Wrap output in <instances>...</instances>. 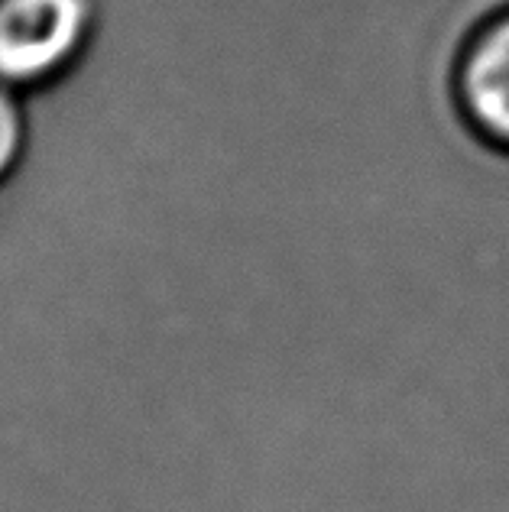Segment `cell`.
I'll return each mask as SVG.
<instances>
[{
  "label": "cell",
  "instance_id": "obj_1",
  "mask_svg": "<svg viewBox=\"0 0 509 512\" xmlns=\"http://www.w3.org/2000/svg\"><path fill=\"white\" fill-rule=\"evenodd\" d=\"M88 30V0H0V82H49L82 52Z\"/></svg>",
  "mask_w": 509,
  "mask_h": 512
},
{
  "label": "cell",
  "instance_id": "obj_2",
  "mask_svg": "<svg viewBox=\"0 0 509 512\" xmlns=\"http://www.w3.org/2000/svg\"><path fill=\"white\" fill-rule=\"evenodd\" d=\"M451 101L471 137L509 156V4L464 33L451 62Z\"/></svg>",
  "mask_w": 509,
  "mask_h": 512
},
{
  "label": "cell",
  "instance_id": "obj_3",
  "mask_svg": "<svg viewBox=\"0 0 509 512\" xmlns=\"http://www.w3.org/2000/svg\"><path fill=\"white\" fill-rule=\"evenodd\" d=\"M23 146V117L20 104L13 101L10 85L0 82V179L13 169Z\"/></svg>",
  "mask_w": 509,
  "mask_h": 512
}]
</instances>
